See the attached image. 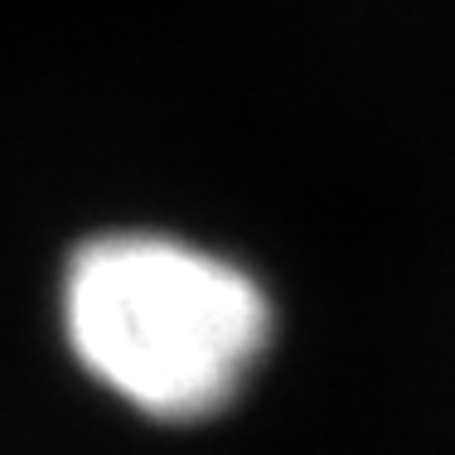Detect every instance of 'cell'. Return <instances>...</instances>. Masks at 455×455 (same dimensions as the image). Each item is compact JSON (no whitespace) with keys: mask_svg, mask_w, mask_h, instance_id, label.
Wrapping results in <instances>:
<instances>
[{"mask_svg":"<svg viewBox=\"0 0 455 455\" xmlns=\"http://www.w3.org/2000/svg\"><path fill=\"white\" fill-rule=\"evenodd\" d=\"M68 344L92 378L156 417H199L243 387L272 310L237 267L170 237L83 247L63 286Z\"/></svg>","mask_w":455,"mask_h":455,"instance_id":"cell-1","label":"cell"}]
</instances>
